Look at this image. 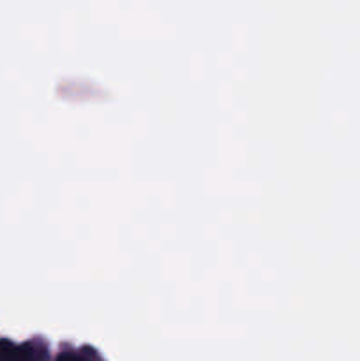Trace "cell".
I'll return each mask as SVG.
<instances>
[{
	"label": "cell",
	"instance_id": "obj_1",
	"mask_svg": "<svg viewBox=\"0 0 360 361\" xmlns=\"http://www.w3.org/2000/svg\"><path fill=\"white\" fill-rule=\"evenodd\" d=\"M0 361H35L34 351L25 345H14L11 342H0Z\"/></svg>",
	"mask_w": 360,
	"mask_h": 361
},
{
	"label": "cell",
	"instance_id": "obj_2",
	"mask_svg": "<svg viewBox=\"0 0 360 361\" xmlns=\"http://www.w3.org/2000/svg\"><path fill=\"white\" fill-rule=\"evenodd\" d=\"M59 361H85V360H83V358H80V356L71 355V353H67V355H62V356H60Z\"/></svg>",
	"mask_w": 360,
	"mask_h": 361
}]
</instances>
